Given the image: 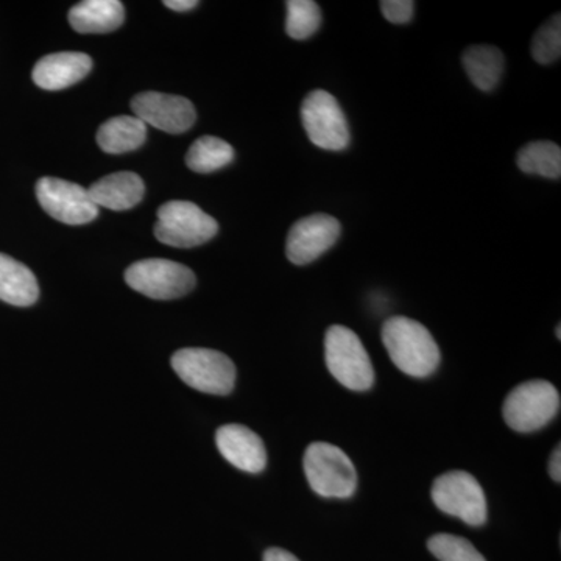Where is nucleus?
<instances>
[{
  "label": "nucleus",
  "mask_w": 561,
  "mask_h": 561,
  "mask_svg": "<svg viewBox=\"0 0 561 561\" xmlns=\"http://www.w3.org/2000/svg\"><path fill=\"white\" fill-rule=\"evenodd\" d=\"M147 138V125L136 116H119L99 128L98 144L105 153L122 154L138 150Z\"/></svg>",
  "instance_id": "nucleus-18"
},
{
  "label": "nucleus",
  "mask_w": 561,
  "mask_h": 561,
  "mask_svg": "<svg viewBox=\"0 0 561 561\" xmlns=\"http://www.w3.org/2000/svg\"><path fill=\"white\" fill-rule=\"evenodd\" d=\"M342 234L341 221L328 214L302 217L287 236V260L295 265H308L335 245Z\"/></svg>",
  "instance_id": "nucleus-11"
},
{
  "label": "nucleus",
  "mask_w": 561,
  "mask_h": 561,
  "mask_svg": "<svg viewBox=\"0 0 561 561\" xmlns=\"http://www.w3.org/2000/svg\"><path fill=\"white\" fill-rule=\"evenodd\" d=\"M286 7V32L290 38L305 41L319 31L321 25L319 3L312 0H289Z\"/></svg>",
  "instance_id": "nucleus-22"
},
{
  "label": "nucleus",
  "mask_w": 561,
  "mask_h": 561,
  "mask_svg": "<svg viewBox=\"0 0 561 561\" xmlns=\"http://www.w3.org/2000/svg\"><path fill=\"white\" fill-rule=\"evenodd\" d=\"M382 342L398 370L412 378H427L440 365V348L431 331L409 317L387 320L382 327Z\"/></svg>",
  "instance_id": "nucleus-1"
},
{
  "label": "nucleus",
  "mask_w": 561,
  "mask_h": 561,
  "mask_svg": "<svg viewBox=\"0 0 561 561\" xmlns=\"http://www.w3.org/2000/svg\"><path fill=\"white\" fill-rule=\"evenodd\" d=\"M131 110L144 124L172 135L190 130L197 117L194 105L186 98L162 92L149 91L136 95Z\"/></svg>",
  "instance_id": "nucleus-12"
},
{
  "label": "nucleus",
  "mask_w": 561,
  "mask_h": 561,
  "mask_svg": "<svg viewBox=\"0 0 561 561\" xmlns=\"http://www.w3.org/2000/svg\"><path fill=\"white\" fill-rule=\"evenodd\" d=\"M549 474L557 483L561 481V453L560 446H557L556 451L552 453L551 461H549Z\"/></svg>",
  "instance_id": "nucleus-27"
},
{
  "label": "nucleus",
  "mask_w": 561,
  "mask_h": 561,
  "mask_svg": "<svg viewBox=\"0 0 561 561\" xmlns=\"http://www.w3.org/2000/svg\"><path fill=\"white\" fill-rule=\"evenodd\" d=\"M427 549L438 561H486L471 541L457 535H434L427 541Z\"/></svg>",
  "instance_id": "nucleus-23"
},
{
  "label": "nucleus",
  "mask_w": 561,
  "mask_h": 561,
  "mask_svg": "<svg viewBox=\"0 0 561 561\" xmlns=\"http://www.w3.org/2000/svg\"><path fill=\"white\" fill-rule=\"evenodd\" d=\"M125 9L119 0H84L69 11V22L79 33H108L124 24Z\"/></svg>",
  "instance_id": "nucleus-16"
},
{
  "label": "nucleus",
  "mask_w": 561,
  "mask_h": 561,
  "mask_svg": "<svg viewBox=\"0 0 561 561\" xmlns=\"http://www.w3.org/2000/svg\"><path fill=\"white\" fill-rule=\"evenodd\" d=\"M381 11L391 24H408L413 18L415 3L412 0H383Z\"/></svg>",
  "instance_id": "nucleus-25"
},
{
  "label": "nucleus",
  "mask_w": 561,
  "mask_h": 561,
  "mask_svg": "<svg viewBox=\"0 0 561 561\" xmlns=\"http://www.w3.org/2000/svg\"><path fill=\"white\" fill-rule=\"evenodd\" d=\"M92 60L80 51H61L41 58L33 68V81L41 90L60 91L79 83L91 72Z\"/></svg>",
  "instance_id": "nucleus-14"
},
{
  "label": "nucleus",
  "mask_w": 561,
  "mask_h": 561,
  "mask_svg": "<svg viewBox=\"0 0 561 561\" xmlns=\"http://www.w3.org/2000/svg\"><path fill=\"white\" fill-rule=\"evenodd\" d=\"M234 160V149L227 140L216 136H203L192 144L186 154V164L191 171L210 173L227 168Z\"/></svg>",
  "instance_id": "nucleus-20"
},
{
  "label": "nucleus",
  "mask_w": 561,
  "mask_h": 561,
  "mask_svg": "<svg viewBox=\"0 0 561 561\" xmlns=\"http://www.w3.org/2000/svg\"><path fill=\"white\" fill-rule=\"evenodd\" d=\"M561 55V16L556 14L551 21L537 32L531 41V57L540 65H552Z\"/></svg>",
  "instance_id": "nucleus-24"
},
{
  "label": "nucleus",
  "mask_w": 561,
  "mask_h": 561,
  "mask_svg": "<svg viewBox=\"0 0 561 561\" xmlns=\"http://www.w3.org/2000/svg\"><path fill=\"white\" fill-rule=\"evenodd\" d=\"M431 494L438 511L461 519L468 526L481 527L489 518L485 493L470 472H445L435 479Z\"/></svg>",
  "instance_id": "nucleus-6"
},
{
  "label": "nucleus",
  "mask_w": 561,
  "mask_h": 561,
  "mask_svg": "<svg viewBox=\"0 0 561 561\" xmlns=\"http://www.w3.org/2000/svg\"><path fill=\"white\" fill-rule=\"evenodd\" d=\"M560 331H561V328H560V324H559V327H557V339H561Z\"/></svg>",
  "instance_id": "nucleus-29"
},
{
  "label": "nucleus",
  "mask_w": 561,
  "mask_h": 561,
  "mask_svg": "<svg viewBox=\"0 0 561 561\" xmlns=\"http://www.w3.org/2000/svg\"><path fill=\"white\" fill-rule=\"evenodd\" d=\"M560 412V393L542 379L519 383L505 398L502 415L513 431L529 434L540 431Z\"/></svg>",
  "instance_id": "nucleus-5"
},
{
  "label": "nucleus",
  "mask_w": 561,
  "mask_h": 561,
  "mask_svg": "<svg viewBox=\"0 0 561 561\" xmlns=\"http://www.w3.org/2000/svg\"><path fill=\"white\" fill-rule=\"evenodd\" d=\"M264 561H300L294 553L284 551L280 548H272L268 549L267 552L264 553Z\"/></svg>",
  "instance_id": "nucleus-26"
},
{
  "label": "nucleus",
  "mask_w": 561,
  "mask_h": 561,
  "mask_svg": "<svg viewBox=\"0 0 561 561\" xmlns=\"http://www.w3.org/2000/svg\"><path fill=\"white\" fill-rule=\"evenodd\" d=\"M306 479L313 493L321 497L346 500L357 490V471L339 446L313 442L302 459Z\"/></svg>",
  "instance_id": "nucleus-2"
},
{
  "label": "nucleus",
  "mask_w": 561,
  "mask_h": 561,
  "mask_svg": "<svg viewBox=\"0 0 561 561\" xmlns=\"http://www.w3.org/2000/svg\"><path fill=\"white\" fill-rule=\"evenodd\" d=\"M518 168L524 173L559 180L561 176V149L551 140H537L527 144L516 157Z\"/></svg>",
  "instance_id": "nucleus-21"
},
{
  "label": "nucleus",
  "mask_w": 561,
  "mask_h": 561,
  "mask_svg": "<svg viewBox=\"0 0 561 561\" xmlns=\"http://www.w3.org/2000/svg\"><path fill=\"white\" fill-rule=\"evenodd\" d=\"M461 61H463V68L472 84L478 90L483 92L496 90L505 65L504 54L497 47L485 46V44L468 47Z\"/></svg>",
  "instance_id": "nucleus-19"
},
{
  "label": "nucleus",
  "mask_w": 561,
  "mask_h": 561,
  "mask_svg": "<svg viewBox=\"0 0 561 561\" xmlns=\"http://www.w3.org/2000/svg\"><path fill=\"white\" fill-rule=\"evenodd\" d=\"M36 276L22 262L0 253V300L18 308H27L38 301Z\"/></svg>",
  "instance_id": "nucleus-17"
},
{
  "label": "nucleus",
  "mask_w": 561,
  "mask_h": 561,
  "mask_svg": "<svg viewBox=\"0 0 561 561\" xmlns=\"http://www.w3.org/2000/svg\"><path fill=\"white\" fill-rule=\"evenodd\" d=\"M219 231L216 219L191 202H169L158 209L154 236L165 245L192 249L214 238Z\"/></svg>",
  "instance_id": "nucleus-7"
},
{
  "label": "nucleus",
  "mask_w": 561,
  "mask_h": 561,
  "mask_svg": "<svg viewBox=\"0 0 561 561\" xmlns=\"http://www.w3.org/2000/svg\"><path fill=\"white\" fill-rule=\"evenodd\" d=\"M36 197L50 217L66 225L90 224L99 216L90 192L70 181L50 176L41 179L36 184Z\"/></svg>",
  "instance_id": "nucleus-10"
},
{
  "label": "nucleus",
  "mask_w": 561,
  "mask_h": 561,
  "mask_svg": "<svg viewBox=\"0 0 561 561\" xmlns=\"http://www.w3.org/2000/svg\"><path fill=\"white\" fill-rule=\"evenodd\" d=\"M217 449L238 470L257 474L267 467V451L256 432L242 424H227L216 434Z\"/></svg>",
  "instance_id": "nucleus-13"
},
{
  "label": "nucleus",
  "mask_w": 561,
  "mask_h": 561,
  "mask_svg": "<svg viewBox=\"0 0 561 561\" xmlns=\"http://www.w3.org/2000/svg\"><path fill=\"white\" fill-rule=\"evenodd\" d=\"M88 192L98 208L127 210L142 201L146 187L138 173L117 172L99 180Z\"/></svg>",
  "instance_id": "nucleus-15"
},
{
  "label": "nucleus",
  "mask_w": 561,
  "mask_h": 561,
  "mask_svg": "<svg viewBox=\"0 0 561 561\" xmlns=\"http://www.w3.org/2000/svg\"><path fill=\"white\" fill-rule=\"evenodd\" d=\"M125 280L133 290L153 300H175L194 290V272L186 265L169 260L135 262L125 272Z\"/></svg>",
  "instance_id": "nucleus-9"
},
{
  "label": "nucleus",
  "mask_w": 561,
  "mask_h": 561,
  "mask_svg": "<svg viewBox=\"0 0 561 561\" xmlns=\"http://www.w3.org/2000/svg\"><path fill=\"white\" fill-rule=\"evenodd\" d=\"M301 121L313 146L331 151L345 150L350 146L348 121L337 99L330 92H309L302 101Z\"/></svg>",
  "instance_id": "nucleus-8"
},
{
  "label": "nucleus",
  "mask_w": 561,
  "mask_h": 561,
  "mask_svg": "<svg viewBox=\"0 0 561 561\" xmlns=\"http://www.w3.org/2000/svg\"><path fill=\"white\" fill-rule=\"evenodd\" d=\"M164 5L173 11H190L198 5L197 0H165Z\"/></svg>",
  "instance_id": "nucleus-28"
},
{
  "label": "nucleus",
  "mask_w": 561,
  "mask_h": 561,
  "mask_svg": "<svg viewBox=\"0 0 561 561\" xmlns=\"http://www.w3.org/2000/svg\"><path fill=\"white\" fill-rule=\"evenodd\" d=\"M324 359L331 375L353 391L370 390L375 383V368L359 335L350 328L335 324L324 337Z\"/></svg>",
  "instance_id": "nucleus-3"
},
{
  "label": "nucleus",
  "mask_w": 561,
  "mask_h": 561,
  "mask_svg": "<svg viewBox=\"0 0 561 561\" xmlns=\"http://www.w3.org/2000/svg\"><path fill=\"white\" fill-rule=\"evenodd\" d=\"M173 371L191 389L227 397L234 390L236 367L227 354L208 348L176 351L171 359Z\"/></svg>",
  "instance_id": "nucleus-4"
}]
</instances>
